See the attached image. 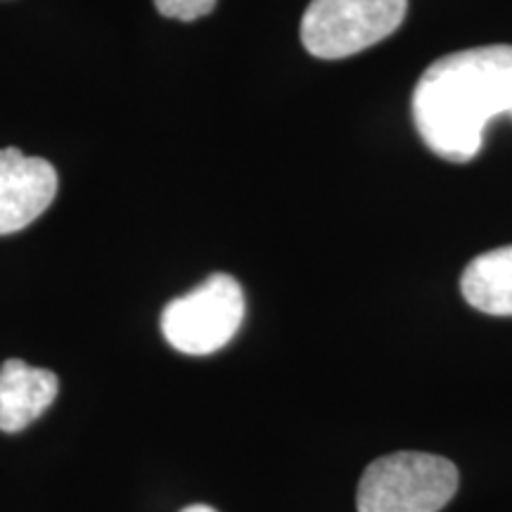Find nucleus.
I'll return each instance as SVG.
<instances>
[{
	"label": "nucleus",
	"instance_id": "obj_4",
	"mask_svg": "<svg viewBox=\"0 0 512 512\" xmlns=\"http://www.w3.org/2000/svg\"><path fill=\"white\" fill-rule=\"evenodd\" d=\"M406 10L408 0H311L302 43L320 60H344L392 36Z\"/></svg>",
	"mask_w": 512,
	"mask_h": 512
},
{
	"label": "nucleus",
	"instance_id": "obj_9",
	"mask_svg": "<svg viewBox=\"0 0 512 512\" xmlns=\"http://www.w3.org/2000/svg\"><path fill=\"white\" fill-rule=\"evenodd\" d=\"M181 512H216V510L211 508V505H188V508Z\"/></svg>",
	"mask_w": 512,
	"mask_h": 512
},
{
	"label": "nucleus",
	"instance_id": "obj_7",
	"mask_svg": "<svg viewBox=\"0 0 512 512\" xmlns=\"http://www.w3.org/2000/svg\"><path fill=\"white\" fill-rule=\"evenodd\" d=\"M465 302L489 316H512V245L479 254L460 278Z\"/></svg>",
	"mask_w": 512,
	"mask_h": 512
},
{
	"label": "nucleus",
	"instance_id": "obj_8",
	"mask_svg": "<svg viewBox=\"0 0 512 512\" xmlns=\"http://www.w3.org/2000/svg\"><path fill=\"white\" fill-rule=\"evenodd\" d=\"M155 5L164 17L195 22L216 8V0H155Z\"/></svg>",
	"mask_w": 512,
	"mask_h": 512
},
{
	"label": "nucleus",
	"instance_id": "obj_3",
	"mask_svg": "<svg viewBox=\"0 0 512 512\" xmlns=\"http://www.w3.org/2000/svg\"><path fill=\"white\" fill-rule=\"evenodd\" d=\"M245 320V292L233 275L214 273L166 304L162 332L166 342L188 356H207L226 347Z\"/></svg>",
	"mask_w": 512,
	"mask_h": 512
},
{
	"label": "nucleus",
	"instance_id": "obj_6",
	"mask_svg": "<svg viewBox=\"0 0 512 512\" xmlns=\"http://www.w3.org/2000/svg\"><path fill=\"white\" fill-rule=\"evenodd\" d=\"M57 375L34 368L22 358H8L0 366V432L27 430L57 399Z\"/></svg>",
	"mask_w": 512,
	"mask_h": 512
},
{
	"label": "nucleus",
	"instance_id": "obj_5",
	"mask_svg": "<svg viewBox=\"0 0 512 512\" xmlns=\"http://www.w3.org/2000/svg\"><path fill=\"white\" fill-rule=\"evenodd\" d=\"M55 195L53 164L22 155L15 147L0 150V235L27 228L53 204Z\"/></svg>",
	"mask_w": 512,
	"mask_h": 512
},
{
	"label": "nucleus",
	"instance_id": "obj_2",
	"mask_svg": "<svg viewBox=\"0 0 512 512\" xmlns=\"http://www.w3.org/2000/svg\"><path fill=\"white\" fill-rule=\"evenodd\" d=\"M458 467L434 453L377 458L358 482V512H439L458 491Z\"/></svg>",
	"mask_w": 512,
	"mask_h": 512
},
{
	"label": "nucleus",
	"instance_id": "obj_1",
	"mask_svg": "<svg viewBox=\"0 0 512 512\" xmlns=\"http://www.w3.org/2000/svg\"><path fill=\"white\" fill-rule=\"evenodd\" d=\"M512 114V46L467 48L427 67L413 93L420 138L446 162H470L484 128Z\"/></svg>",
	"mask_w": 512,
	"mask_h": 512
}]
</instances>
